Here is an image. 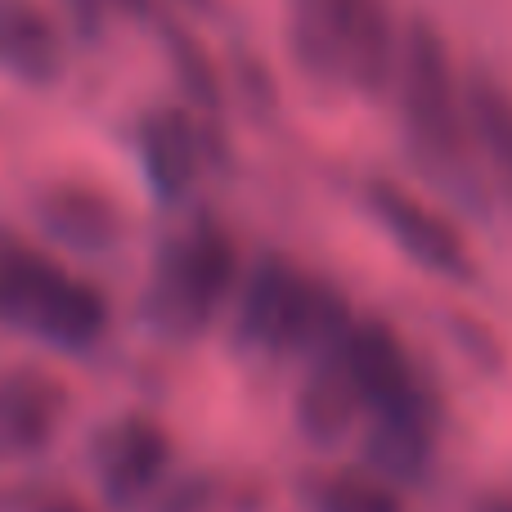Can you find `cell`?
<instances>
[{"instance_id": "ac0fdd59", "label": "cell", "mask_w": 512, "mask_h": 512, "mask_svg": "<svg viewBox=\"0 0 512 512\" xmlns=\"http://www.w3.org/2000/svg\"><path fill=\"white\" fill-rule=\"evenodd\" d=\"M104 5L113 18H149L153 14V0H104Z\"/></svg>"}, {"instance_id": "5b68a950", "label": "cell", "mask_w": 512, "mask_h": 512, "mask_svg": "<svg viewBox=\"0 0 512 512\" xmlns=\"http://www.w3.org/2000/svg\"><path fill=\"white\" fill-rule=\"evenodd\" d=\"M391 90H396L414 149L436 167H459L463 135H468V99L454 86L450 50L432 23H414L409 32H400Z\"/></svg>"}, {"instance_id": "ba28073f", "label": "cell", "mask_w": 512, "mask_h": 512, "mask_svg": "<svg viewBox=\"0 0 512 512\" xmlns=\"http://www.w3.org/2000/svg\"><path fill=\"white\" fill-rule=\"evenodd\" d=\"M364 423H369L364 463L373 472H382L396 486L423 477V468L432 463V450H436V405L427 396L423 378L414 387L396 391L391 400H382L378 409H369Z\"/></svg>"}, {"instance_id": "7a4b0ae2", "label": "cell", "mask_w": 512, "mask_h": 512, "mask_svg": "<svg viewBox=\"0 0 512 512\" xmlns=\"http://www.w3.org/2000/svg\"><path fill=\"white\" fill-rule=\"evenodd\" d=\"M288 45L324 86L387 90L400 32L387 0H288Z\"/></svg>"}, {"instance_id": "e0dca14e", "label": "cell", "mask_w": 512, "mask_h": 512, "mask_svg": "<svg viewBox=\"0 0 512 512\" xmlns=\"http://www.w3.org/2000/svg\"><path fill=\"white\" fill-rule=\"evenodd\" d=\"M18 512H90V508H81L77 499H63V495H32Z\"/></svg>"}, {"instance_id": "7c38bea8", "label": "cell", "mask_w": 512, "mask_h": 512, "mask_svg": "<svg viewBox=\"0 0 512 512\" xmlns=\"http://www.w3.org/2000/svg\"><path fill=\"white\" fill-rule=\"evenodd\" d=\"M63 418V391L32 373L0 382V441L9 450H41Z\"/></svg>"}, {"instance_id": "8fae6325", "label": "cell", "mask_w": 512, "mask_h": 512, "mask_svg": "<svg viewBox=\"0 0 512 512\" xmlns=\"http://www.w3.org/2000/svg\"><path fill=\"white\" fill-rule=\"evenodd\" d=\"M36 221H41L45 239H54L59 248L99 256L113 252L122 243V216L104 194L86 185H54L36 198Z\"/></svg>"}, {"instance_id": "5bb4252c", "label": "cell", "mask_w": 512, "mask_h": 512, "mask_svg": "<svg viewBox=\"0 0 512 512\" xmlns=\"http://www.w3.org/2000/svg\"><path fill=\"white\" fill-rule=\"evenodd\" d=\"M463 99H468V126L477 135V149L512 189V95L495 81H472Z\"/></svg>"}, {"instance_id": "6da1fadb", "label": "cell", "mask_w": 512, "mask_h": 512, "mask_svg": "<svg viewBox=\"0 0 512 512\" xmlns=\"http://www.w3.org/2000/svg\"><path fill=\"white\" fill-rule=\"evenodd\" d=\"M351 319L346 301L324 279L283 256L252 261L230 301L234 342L261 360H315Z\"/></svg>"}, {"instance_id": "3957f363", "label": "cell", "mask_w": 512, "mask_h": 512, "mask_svg": "<svg viewBox=\"0 0 512 512\" xmlns=\"http://www.w3.org/2000/svg\"><path fill=\"white\" fill-rule=\"evenodd\" d=\"M0 319L50 351L86 355L108 337V297L68 265L23 243H0Z\"/></svg>"}, {"instance_id": "9c48e42d", "label": "cell", "mask_w": 512, "mask_h": 512, "mask_svg": "<svg viewBox=\"0 0 512 512\" xmlns=\"http://www.w3.org/2000/svg\"><path fill=\"white\" fill-rule=\"evenodd\" d=\"M369 212H373V221L387 230V239L405 256H414L423 270L450 274V279L468 274V248H463V239L450 230V221H441L432 207L418 203V198L405 194L400 185L378 180V185L369 189Z\"/></svg>"}, {"instance_id": "8992f818", "label": "cell", "mask_w": 512, "mask_h": 512, "mask_svg": "<svg viewBox=\"0 0 512 512\" xmlns=\"http://www.w3.org/2000/svg\"><path fill=\"white\" fill-rule=\"evenodd\" d=\"M90 468H95V486L108 508H140L171 477V436L153 418L122 414L99 427L90 445Z\"/></svg>"}, {"instance_id": "30bf717a", "label": "cell", "mask_w": 512, "mask_h": 512, "mask_svg": "<svg viewBox=\"0 0 512 512\" xmlns=\"http://www.w3.org/2000/svg\"><path fill=\"white\" fill-rule=\"evenodd\" d=\"M0 72L18 86L45 90L68 72V36L36 0H0Z\"/></svg>"}, {"instance_id": "2e32d148", "label": "cell", "mask_w": 512, "mask_h": 512, "mask_svg": "<svg viewBox=\"0 0 512 512\" xmlns=\"http://www.w3.org/2000/svg\"><path fill=\"white\" fill-rule=\"evenodd\" d=\"M59 5H63V18H68V27H72L77 41H99L104 27H108V18H113L104 0H59Z\"/></svg>"}, {"instance_id": "4fadbf2b", "label": "cell", "mask_w": 512, "mask_h": 512, "mask_svg": "<svg viewBox=\"0 0 512 512\" xmlns=\"http://www.w3.org/2000/svg\"><path fill=\"white\" fill-rule=\"evenodd\" d=\"M306 499L310 512H405L400 508V486L387 481L382 472H373L369 463L315 477Z\"/></svg>"}, {"instance_id": "52a82bcc", "label": "cell", "mask_w": 512, "mask_h": 512, "mask_svg": "<svg viewBox=\"0 0 512 512\" xmlns=\"http://www.w3.org/2000/svg\"><path fill=\"white\" fill-rule=\"evenodd\" d=\"M135 167L162 207H185L207 167L203 126L185 104L153 108L135 122Z\"/></svg>"}, {"instance_id": "277c9868", "label": "cell", "mask_w": 512, "mask_h": 512, "mask_svg": "<svg viewBox=\"0 0 512 512\" xmlns=\"http://www.w3.org/2000/svg\"><path fill=\"white\" fill-rule=\"evenodd\" d=\"M243 261L221 221L180 225L158 248L149 279V319L162 337H194L230 310Z\"/></svg>"}, {"instance_id": "d6986e66", "label": "cell", "mask_w": 512, "mask_h": 512, "mask_svg": "<svg viewBox=\"0 0 512 512\" xmlns=\"http://www.w3.org/2000/svg\"><path fill=\"white\" fill-rule=\"evenodd\" d=\"M481 512H512V495H495Z\"/></svg>"}, {"instance_id": "9a60e30c", "label": "cell", "mask_w": 512, "mask_h": 512, "mask_svg": "<svg viewBox=\"0 0 512 512\" xmlns=\"http://www.w3.org/2000/svg\"><path fill=\"white\" fill-rule=\"evenodd\" d=\"M167 59H171V72H176V86H180V99H185L189 113H212L221 108V81H216V68L207 59V50L194 41L189 32H167Z\"/></svg>"}]
</instances>
